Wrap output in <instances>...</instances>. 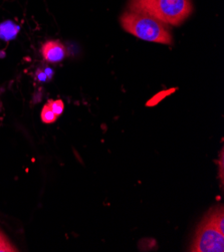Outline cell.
<instances>
[{
    "mask_svg": "<svg viewBox=\"0 0 224 252\" xmlns=\"http://www.w3.org/2000/svg\"><path fill=\"white\" fill-rule=\"evenodd\" d=\"M129 9L147 13L166 25L177 27L192 13L191 0H130Z\"/></svg>",
    "mask_w": 224,
    "mask_h": 252,
    "instance_id": "cell-1",
    "label": "cell"
},
{
    "mask_svg": "<svg viewBox=\"0 0 224 252\" xmlns=\"http://www.w3.org/2000/svg\"><path fill=\"white\" fill-rule=\"evenodd\" d=\"M121 25L124 31L145 41L162 44L173 41L168 25L144 12L127 10L121 16Z\"/></svg>",
    "mask_w": 224,
    "mask_h": 252,
    "instance_id": "cell-2",
    "label": "cell"
},
{
    "mask_svg": "<svg viewBox=\"0 0 224 252\" xmlns=\"http://www.w3.org/2000/svg\"><path fill=\"white\" fill-rule=\"evenodd\" d=\"M224 250V234L215 229L206 217L199 226L190 248L194 252H222Z\"/></svg>",
    "mask_w": 224,
    "mask_h": 252,
    "instance_id": "cell-3",
    "label": "cell"
},
{
    "mask_svg": "<svg viewBox=\"0 0 224 252\" xmlns=\"http://www.w3.org/2000/svg\"><path fill=\"white\" fill-rule=\"evenodd\" d=\"M41 54L46 62L57 63L65 58L66 49L59 40H48L42 44Z\"/></svg>",
    "mask_w": 224,
    "mask_h": 252,
    "instance_id": "cell-4",
    "label": "cell"
},
{
    "mask_svg": "<svg viewBox=\"0 0 224 252\" xmlns=\"http://www.w3.org/2000/svg\"><path fill=\"white\" fill-rule=\"evenodd\" d=\"M19 30V25L16 23L10 20L4 21L0 24V38L5 41L12 40L17 36Z\"/></svg>",
    "mask_w": 224,
    "mask_h": 252,
    "instance_id": "cell-5",
    "label": "cell"
},
{
    "mask_svg": "<svg viewBox=\"0 0 224 252\" xmlns=\"http://www.w3.org/2000/svg\"><path fill=\"white\" fill-rule=\"evenodd\" d=\"M207 218L212 223L215 229H217L220 233L224 234V213L222 206H219L213 211L209 212Z\"/></svg>",
    "mask_w": 224,
    "mask_h": 252,
    "instance_id": "cell-6",
    "label": "cell"
},
{
    "mask_svg": "<svg viewBox=\"0 0 224 252\" xmlns=\"http://www.w3.org/2000/svg\"><path fill=\"white\" fill-rule=\"evenodd\" d=\"M40 118H41V121L44 123V124H53L57 121V119L59 118L55 112L53 111L52 109V106H51V102H48L43 106L42 108V111H41V114H40Z\"/></svg>",
    "mask_w": 224,
    "mask_h": 252,
    "instance_id": "cell-7",
    "label": "cell"
},
{
    "mask_svg": "<svg viewBox=\"0 0 224 252\" xmlns=\"http://www.w3.org/2000/svg\"><path fill=\"white\" fill-rule=\"evenodd\" d=\"M0 251L1 252H13V251H18L15 246H13L10 241L6 238V236L0 230Z\"/></svg>",
    "mask_w": 224,
    "mask_h": 252,
    "instance_id": "cell-8",
    "label": "cell"
},
{
    "mask_svg": "<svg viewBox=\"0 0 224 252\" xmlns=\"http://www.w3.org/2000/svg\"><path fill=\"white\" fill-rule=\"evenodd\" d=\"M49 102H51V106H52V109L53 111L55 112V114L60 117L64 110V102L61 99H57V100H54V99H49Z\"/></svg>",
    "mask_w": 224,
    "mask_h": 252,
    "instance_id": "cell-9",
    "label": "cell"
}]
</instances>
